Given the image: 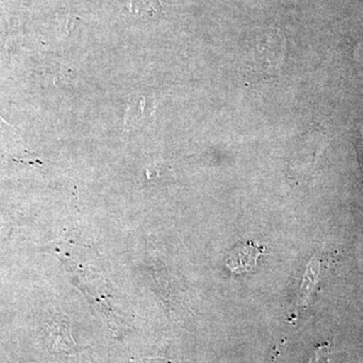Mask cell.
I'll use <instances>...</instances> for the list:
<instances>
[{
	"instance_id": "6da1fadb",
	"label": "cell",
	"mask_w": 363,
	"mask_h": 363,
	"mask_svg": "<svg viewBox=\"0 0 363 363\" xmlns=\"http://www.w3.org/2000/svg\"><path fill=\"white\" fill-rule=\"evenodd\" d=\"M260 250L252 245H241L233 250L227 259L226 264L231 272L236 274L252 271L257 264Z\"/></svg>"
},
{
	"instance_id": "7a4b0ae2",
	"label": "cell",
	"mask_w": 363,
	"mask_h": 363,
	"mask_svg": "<svg viewBox=\"0 0 363 363\" xmlns=\"http://www.w3.org/2000/svg\"><path fill=\"white\" fill-rule=\"evenodd\" d=\"M318 272H319V262L317 259H312L308 266V271L306 272L304 283H303V298H308L313 286L316 284Z\"/></svg>"
},
{
	"instance_id": "3957f363",
	"label": "cell",
	"mask_w": 363,
	"mask_h": 363,
	"mask_svg": "<svg viewBox=\"0 0 363 363\" xmlns=\"http://www.w3.org/2000/svg\"><path fill=\"white\" fill-rule=\"evenodd\" d=\"M309 363H329V348L327 346L318 348Z\"/></svg>"
}]
</instances>
